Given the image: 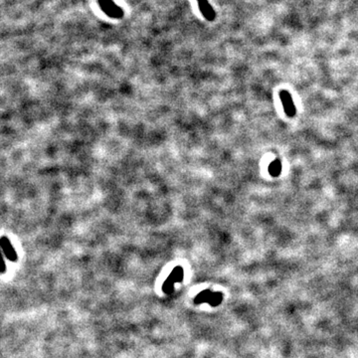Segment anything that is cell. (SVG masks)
<instances>
[{
	"label": "cell",
	"mask_w": 358,
	"mask_h": 358,
	"mask_svg": "<svg viewBox=\"0 0 358 358\" xmlns=\"http://www.w3.org/2000/svg\"><path fill=\"white\" fill-rule=\"evenodd\" d=\"M222 299H223V294L221 292H212L211 290L206 289L197 295V297L195 298V302L196 303L208 302L212 306H217L221 303Z\"/></svg>",
	"instance_id": "obj_1"
},
{
	"label": "cell",
	"mask_w": 358,
	"mask_h": 358,
	"mask_svg": "<svg viewBox=\"0 0 358 358\" xmlns=\"http://www.w3.org/2000/svg\"><path fill=\"white\" fill-rule=\"evenodd\" d=\"M99 2L103 11H105L111 17L119 18L123 16L122 8L116 5L113 0H99Z\"/></svg>",
	"instance_id": "obj_2"
},
{
	"label": "cell",
	"mask_w": 358,
	"mask_h": 358,
	"mask_svg": "<svg viewBox=\"0 0 358 358\" xmlns=\"http://www.w3.org/2000/svg\"><path fill=\"white\" fill-rule=\"evenodd\" d=\"M280 98H281V101H282V104H283V107H284V110H285V113L286 114V116H288L290 118L294 117L296 110H295V106L292 102L290 94L286 91H282L280 93Z\"/></svg>",
	"instance_id": "obj_3"
},
{
	"label": "cell",
	"mask_w": 358,
	"mask_h": 358,
	"mask_svg": "<svg viewBox=\"0 0 358 358\" xmlns=\"http://www.w3.org/2000/svg\"><path fill=\"white\" fill-rule=\"evenodd\" d=\"M197 2H198L199 9H200L201 13L203 14V16L208 21H213L216 17V13L213 10L210 3L208 2V0H197Z\"/></svg>",
	"instance_id": "obj_4"
},
{
	"label": "cell",
	"mask_w": 358,
	"mask_h": 358,
	"mask_svg": "<svg viewBox=\"0 0 358 358\" xmlns=\"http://www.w3.org/2000/svg\"><path fill=\"white\" fill-rule=\"evenodd\" d=\"M269 172L272 176L277 177L281 174L282 172V163L280 160L276 159L274 160L270 165H269Z\"/></svg>",
	"instance_id": "obj_5"
}]
</instances>
